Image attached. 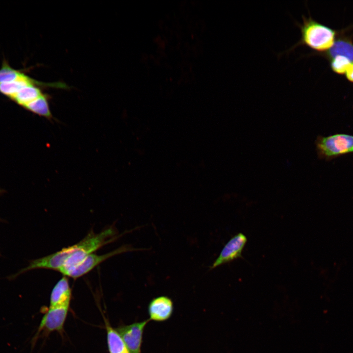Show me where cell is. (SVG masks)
<instances>
[{"label":"cell","mask_w":353,"mask_h":353,"mask_svg":"<svg viewBox=\"0 0 353 353\" xmlns=\"http://www.w3.org/2000/svg\"><path fill=\"white\" fill-rule=\"evenodd\" d=\"M39 82L25 75L17 80L0 83V92L11 99L24 87L31 83Z\"/></svg>","instance_id":"obj_13"},{"label":"cell","mask_w":353,"mask_h":353,"mask_svg":"<svg viewBox=\"0 0 353 353\" xmlns=\"http://www.w3.org/2000/svg\"><path fill=\"white\" fill-rule=\"evenodd\" d=\"M134 250L129 246H124L103 254L92 253L87 256L80 263L71 269L65 277L77 278L89 273L106 259L117 254Z\"/></svg>","instance_id":"obj_4"},{"label":"cell","mask_w":353,"mask_h":353,"mask_svg":"<svg viewBox=\"0 0 353 353\" xmlns=\"http://www.w3.org/2000/svg\"><path fill=\"white\" fill-rule=\"evenodd\" d=\"M105 323L109 353H129L122 338L117 330L114 329L106 321Z\"/></svg>","instance_id":"obj_10"},{"label":"cell","mask_w":353,"mask_h":353,"mask_svg":"<svg viewBox=\"0 0 353 353\" xmlns=\"http://www.w3.org/2000/svg\"><path fill=\"white\" fill-rule=\"evenodd\" d=\"M49 99L48 95L44 94L27 104L24 108L35 114L51 120L53 118L50 108Z\"/></svg>","instance_id":"obj_12"},{"label":"cell","mask_w":353,"mask_h":353,"mask_svg":"<svg viewBox=\"0 0 353 353\" xmlns=\"http://www.w3.org/2000/svg\"></svg>","instance_id":"obj_17"},{"label":"cell","mask_w":353,"mask_h":353,"mask_svg":"<svg viewBox=\"0 0 353 353\" xmlns=\"http://www.w3.org/2000/svg\"><path fill=\"white\" fill-rule=\"evenodd\" d=\"M316 147L319 154L325 157L353 152V136L338 134L319 137L316 141Z\"/></svg>","instance_id":"obj_3"},{"label":"cell","mask_w":353,"mask_h":353,"mask_svg":"<svg viewBox=\"0 0 353 353\" xmlns=\"http://www.w3.org/2000/svg\"><path fill=\"white\" fill-rule=\"evenodd\" d=\"M297 26L300 29L301 37L288 51L300 46H305L316 51L328 50L335 41V31L310 16L306 18L303 16V23H297Z\"/></svg>","instance_id":"obj_2"},{"label":"cell","mask_w":353,"mask_h":353,"mask_svg":"<svg viewBox=\"0 0 353 353\" xmlns=\"http://www.w3.org/2000/svg\"><path fill=\"white\" fill-rule=\"evenodd\" d=\"M352 63L346 57L337 55L331 59L330 66L333 71L339 74H345L346 71Z\"/></svg>","instance_id":"obj_15"},{"label":"cell","mask_w":353,"mask_h":353,"mask_svg":"<svg viewBox=\"0 0 353 353\" xmlns=\"http://www.w3.org/2000/svg\"><path fill=\"white\" fill-rule=\"evenodd\" d=\"M173 309L172 300L166 296L153 299L149 304V311L151 319L161 321L168 319Z\"/></svg>","instance_id":"obj_9"},{"label":"cell","mask_w":353,"mask_h":353,"mask_svg":"<svg viewBox=\"0 0 353 353\" xmlns=\"http://www.w3.org/2000/svg\"><path fill=\"white\" fill-rule=\"evenodd\" d=\"M69 307H49L43 316L36 335L42 330L45 333L56 331L61 332L67 318Z\"/></svg>","instance_id":"obj_6"},{"label":"cell","mask_w":353,"mask_h":353,"mask_svg":"<svg viewBox=\"0 0 353 353\" xmlns=\"http://www.w3.org/2000/svg\"><path fill=\"white\" fill-rule=\"evenodd\" d=\"M326 54L330 59L337 55H342L353 63V44L347 39L335 40L332 47L327 50Z\"/></svg>","instance_id":"obj_11"},{"label":"cell","mask_w":353,"mask_h":353,"mask_svg":"<svg viewBox=\"0 0 353 353\" xmlns=\"http://www.w3.org/2000/svg\"><path fill=\"white\" fill-rule=\"evenodd\" d=\"M148 320L120 327L116 329L122 338L129 353H140L143 330Z\"/></svg>","instance_id":"obj_7"},{"label":"cell","mask_w":353,"mask_h":353,"mask_svg":"<svg viewBox=\"0 0 353 353\" xmlns=\"http://www.w3.org/2000/svg\"><path fill=\"white\" fill-rule=\"evenodd\" d=\"M247 242V237L243 233H238L234 235L224 246L210 269L212 270L238 258H242V252Z\"/></svg>","instance_id":"obj_5"},{"label":"cell","mask_w":353,"mask_h":353,"mask_svg":"<svg viewBox=\"0 0 353 353\" xmlns=\"http://www.w3.org/2000/svg\"><path fill=\"white\" fill-rule=\"evenodd\" d=\"M25 75L11 68L4 62L0 69V83L9 82L21 79Z\"/></svg>","instance_id":"obj_14"},{"label":"cell","mask_w":353,"mask_h":353,"mask_svg":"<svg viewBox=\"0 0 353 353\" xmlns=\"http://www.w3.org/2000/svg\"><path fill=\"white\" fill-rule=\"evenodd\" d=\"M71 295L68 279L64 276L56 283L51 291L50 307H69Z\"/></svg>","instance_id":"obj_8"},{"label":"cell","mask_w":353,"mask_h":353,"mask_svg":"<svg viewBox=\"0 0 353 353\" xmlns=\"http://www.w3.org/2000/svg\"><path fill=\"white\" fill-rule=\"evenodd\" d=\"M113 227L96 233L90 232L82 240L71 246L63 248L61 255L66 261L59 272L65 276L72 268L80 263L89 255L118 238Z\"/></svg>","instance_id":"obj_1"},{"label":"cell","mask_w":353,"mask_h":353,"mask_svg":"<svg viewBox=\"0 0 353 353\" xmlns=\"http://www.w3.org/2000/svg\"><path fill=\"white\" fill-rule=\"evenodd\" d=\"M347 78L352 82H353V63H351L348 67L346 73Z\"/></svg>","instance_id":"obj_16"}]
</instances>
